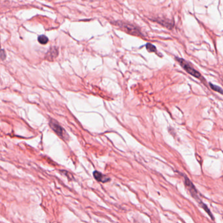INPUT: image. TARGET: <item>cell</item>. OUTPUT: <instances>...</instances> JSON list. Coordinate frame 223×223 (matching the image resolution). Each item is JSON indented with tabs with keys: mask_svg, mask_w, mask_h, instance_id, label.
Returning <instances> with one entry per match:
<instances>
[{
	"mask_svg": "<svg viewBox=\"0 0 223 223\" xmlns=\"http://www.w3.org/2000/svg\"><path fill=\"white\" fill-rule=\"evenodd\" d=\"M184 178H185V181H184L185 185V186L187 187V189H188V190L189 191V193H190L191 196H192L195 199V200H196V201L198 202V205L200 206H201V208L203 209H204L207 213H208V214L210 213L211 211L208 208V207L207 206L204 204V203L203 202L200 200V198L198 197V191H197V190L196 189V187H195V186L193 185V183L190 181L188 177H187L185 176Z\"/></svg>",
	"mask_w": 223,
	"mask_h": 223,
	"instance_id": "cell-1",
	"label": "cell"
},
{
	"mask_svg": "<svg viewBox=\"0 0 223 223\" xmlns=\"http://www.w3.org/2000/svg\"><path fill=\"white\" fill-rule=\"evenodd\" d=\"M0 58H1L2 59H3V60H4L6 58V54H5V52L4 51L2 48H1V46H0Z\"/></svg>",
	"mask_w": 223,
	"mask_h": 223,
	"instance_id": "cell-11",
	"label": "cell"
},
{
	"mask_svg": "<svg viewBox=\"0 0 223 223\" xmlns=\"http://www.w3.org/2000/svg\"><path fill=\"white\" fill-rule=\"evenodd\" d=\"M49 123L51 128L52 129V130L58 135L59 137H60L61 138L63 139H65L66 138L65 130L62 128L61 126L59 125L56 121L54 120V119H51Z\"/></svg>",
	"mask_w": 223,
	"mask_h": 223,
	"instance_id": "cell-4",
	"label": "cell"
},
{
	"mask_svg": "<svg viewBox=\"0 0 223 223\" xmlns=\"http://www.w3.org/2000/svg\"><path fill=\"white\" fill-rule=\"evenodd\" d=\"M176 60L180 63V64L181 65V66L183 67V68L184 69V70L186 71V72L188 73L189 74H190V75H192L193 77H195V78H200L201 77V74L200 73L198 72V71H196V70H195L193 67L191 66L189 63L186 61L185 59H182V58H176Z\"/></svg>",
	"mask_w": 223,
	"mask_h": 223,
	"instance_id": "cell-3",
	"label": "cell"
},
{
	"mask_svg": "<svg viewBox=\"0 0 223 223\" xmlns=\"http://www.w3.org/2000/svg\"><path fill=\"white\" fill-rule=\"evenodd\" d=\"M58 49L55 47H52L51 49L48 52V53L46 55V58L48 60H54V59L58 56Z\"/></svg>",
	"mask_w": 223,
	"mask_h": 223,
	"instance_id": "cell-6",
	"label": "cell"
},
{
	"mask_svg": "<svg viewBox=\"0 0 223 223\" xmlns=\"http://www.w3.org/2000/svg\"><path fill=\"white\" fill-rule=\"evenodd\" d=\"M209 86L211 87V88H212V90H213L214 91H217V92L223 95V90L222 88H221L220 87H218V86H215V85H213V83H209Z\"/></svg>",
	"mask_w": 223,
	"mask_h": 223,
	"instance_id": "cell-10",
	"label": "cell"
},
{
	"mask_svg": "<svg viewBox=\"0 0 223 223\" xmlns=\"http://www.w3.org/2000/svg\"><path fill=\"white\" fill-rule=\"evenodd\" d=\"M93 176L95 180L99 182L102 183H106L109 181H110V179L107 176L103 175L101 172H98V171H94L93 172Z\"/></svg>",
	"mask_w": 223,
	"mask_h": 223,
	"instance_id": "cell-5",
	"label": "cell"
},
{
	"mask_svg": "<svg viewBox=\"0 0 223 223\" xmlns=\"http://www.w3.org/2000/svg\"><path fill=\"white\" fill-rule=\"evenodd\" d=\"M89 1H95V0H89Z\"/></svg>",
	"mask_w": 223,
	"mask_h": 223,
	"instance_id": "cell-12",
	"label": "cell"
},
{
	"mask_svg": "<svg viewBox=\"0 0 223 223\" xmlns=\"http://www.w3.org/2000/svg\"><path fill=\"white\" fill-rule=\"evenodd\" d=\"M115 25L127 33L136 35V36H142V33L139 27L133 24L123 21H117L115 22Z\"/></svg>",
	"mask_w": 223,
	"mask_h": 223,
	"instance_id": "cell-2",
	"label": "cell"
},
{
	"mask_svg": "<svg viewBox=\"0 0 223 223\" xmlns=\"http://www.w3.org/2000/svg\"><path fill=\"white\" fill-rule=\"evenodd\" d=\"M146 46V49L148 50V51H149V52H155L157 51L156 47H155L153 45H152V44L147 43Z\"/></svg>",
	"mask_w": 223,
	"mask_h": 223,
	"instance_id": "cell-9",
	"label": "cell"
},
{
	"mask_svg": "<svg viewBox=\"0 0 223 223\" xmlns=\"http://www.w3.org/2000/svg\"><path fill=\"white\" fill-rule=\"evenodd\" d=\"M154 21L157 22L158 23L162 25L163 26H165L167 27V28H169V29L172 28V27L174 26V24L171 22L170 20H168L159 19L157 20H154Z\"/></svg>",
	"mask_w": 223,
	"mask_h": 223,
	"instance_id": "cell-7",
	"label": "cell"
},
{
	"mask_svg": "<svg viewBox=\"0 0 223 223\" xmlns=\"http://www.w3.org/2000/svg\"><path fill=\"white\" fill-rule=\"evenodd\" d=\"M38 41L39 43H41V45H46V44L49 42V38L44 35H39L38 37Z\"/></svg>",
	"mask_w": 223,
	"mask_h": 223,
	"instance_id": "cell-8",
	"label": "cell"
}]
</instances>
